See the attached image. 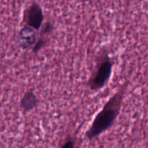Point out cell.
I'll use <instances>...</instances> for the list:
<instances>
[{"label": "cell", "mask_w": 148, "mask_h": 148, "mask_svg": "<svg viewBox=\"0 0 148 148\" xmlns=\"http://www.w3.org/2000/svg\"><path fill=\"white\" fill-rule=\"evenodd\" d=\"M75 143L74 140H67L60 148H75Z\"/></svg>", "instance_id": "obj_6"}, {"label": "cell", "mask_w": 148, "mask_h": 148, "mask_svg": "<svg viewBox=\"0 0 148 148\" xmlns=\"http://www.w3.org/2000/svg\"><path fill=\"white\" fill-rule=\"evenodd\" d=\"M36 42V30L25 25L19 33V44L23 49H26L35 45Z\"/></svg>", "instance_id": "obj_4"}, {"label": "cell", "mask_w": 148, "mask_h": 148, "mask_svg": "<svg viewBox=\"0 0 148 148\" xmlns=\"http://www.w3.org/2000/svg\"><path fill=\"white\" fill-rule=\"evenodd\" d=\"M38 99L33 90H27L20 101V107L25 112H29L34 109L38 105Z\"/></svg>", "instance_id": "obj_5"}, {"label": "cell", "mask_w": 148, "mask_h": 148, "mask_svg": "<svg viewBox=\"0 0 148 148\" xmlns=\"http://www.w3.org/2000/svg\"><path fill=\"white\" fill-rule=\"evenodd\" d=\"M44 15L39 4H34L29 6L24 12L23 22L25 26L31 27L35 30H39L43 25Z\"/></svg>", "instance_id": "obj_3"}, {"label": "cell", "mask_w": 148, "mask_h": 148, "mask_svg": "<svg viewBox=\"0 0 148 148\" xmlns=\"http://www.w3.org/2000/svg\"><path fill=\"white\" fill-rule=\"evenodd\" d=\"M112 70L113 63L108 51H101L88 81L90 89L92 91H98L103 88L111 79Z\"/></svg>", "instance_id": "obj_2"}, {"label": "cell", "mask_w": 148, "mask_h": 148, "mask_svg": "<svg viewBox=\"0 0 148 148\" xmlns=\"http://www.w3.org/2000/svg\"><path fill=\"white\" fill-rule=\"evenodd\" d=\"M126 86L121 87L105 103L100 112L94 118L85 137L92 140L112 127L121 111L125 94Z\"/></svg>", "instance_id": "obj_1"}]
</instances>
